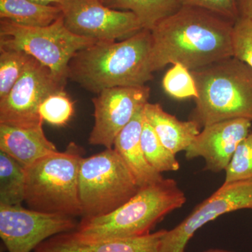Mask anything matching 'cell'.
Wrapping results in <instances>:
<instances>
[{"instance_id": "11", "label": "cell", "mask_w": 252, "mask_h": 252, "mask_svg": "<svg viewBox=\"0 0 252 252\" xmlns=\"http://www.w3.org/2000/svg\"><path fill=\"white\" fill-rule=\"evenodd\" d=\"M244 209L252 210V180L223 184L180 224L166 230L160 243V252H185L189 240L203 225L225 214Z\"/></svg>"}, {"instance_id": "14", "label": "cell", "mask_w": 252, "mask_h": 252, "mask_svg": "<svg viewBox=\"0 0 252 252\" xmlns=\"http://www.w3.org/2000/svg\"><path fill=\"white\" fill-rule=\"evenodd\" d=\"M167 230L137 238L89 240L74 230L51 237L34 252H160V243Z\"/></svg>"}, {"instance_id": "23", "label": "cell", "mask_w": 252, "mask_h": 252, "mask_svg": "<svg viewBox=\"0 0 252 252\" xmlns=\"http://www.w3.org/2000/svg\"><path fill=\"white\" fill-rule=\"evenodd\" d=\"M162 86L167 94L177 99L198 96L193 76L188 68L180 63L172 64L162 79Z\"/></svg>"}, {"instance_id": "26", "label": "cell", "mask_w": 252, "mask_h": 252, "mask_svg": "<svg viewBox=\"0 0 252 252\" xmlns=\"http://www.w3.org/2000/svg\"><path fill=\"white\" fill-rule=\"evenodd\" d=\"M233 56L252 68V19L239 17L233 24Z\"/></svg>"}, {"instance_id": "17", "label": "cell", "mask_w": 252, "mask_h": 252, "mask_svg": "<svg viewBox=\"0 0 252 252\" xmlns=\"http://www.w3.org/2000/svg\"><path fill=\"white\" fill-rule=\"evenodd\" d=\"M144 115L161 143L175 155L187 150L200 132L196 122H181L165 112L158 104L147 102L144 106Z\"/></svg>"}, {"instance_id": "25", "label": "cell", "mask_w": 252, "mask_h": 252, "mask_svg": "<svg viewBox=\"0 0 252 252\" xmlns=\"http://www.w3.org/2000/svg\"><path fill=\"white\" fill-rule=\"evenodd\" d=\"M225 172L224 185L252 180V132L239 144Z\"/></svg>"}, {"instance_id": "3", "label": "cell", "mask_w": 252, "mask_h": 252, "mask_svg": "<svg viewBox=\"0 0 252 252\" xmlns=\"http://www.w3.org/2000/svg\"><path fill=\"white\" fill-rule=\"evenodd\" d=\"M186 200L177 182L163 178L140 187L132 198L108 215L81 218L74 231L89 240L144 236L167 215L183 206Z\"/></svg>"}, {"instance_id": "8", "label": "cell", "mask_w": 252, "mask_h": 252, "mask_svg": "<svg viewBox=\"0 0 252 252\" xmlns=\"http://www.w3.org/2000/svg\"><path fill=\"white\" fill-rule=\"evenodd\" d=\"M60 6L68 31L87 39L123 40L143 29L134 13L111 9L100 0H62Z\"/></svg>"}, {"instance_id": "2", "label": "cell", "mask_w": 252, "mask_h": 252, "mask_svg": "<svg viewBox=\"0 0 252 252\" xmlns=\"http://www.w3.org/2000/svg\"><path fill=\"white\" fill-rule=\"evenodd\" d=\"M152 48V32L146 29L120 41H97L73 56L68 79L97 94L109 88L144 86L153 79Z\"/></svg>"}, {"instance_id": "9", "label": "cell", "mask_w": 252, "mask_h": 252, "mask_svg": "<svg viewBox=\"0 0 252 252\" xmlns=\"http://www.w3.org/2000/svg\"><path fill=\"white\" fill-rule=\"evenodd\" d=\"M65 84L58 80L49 68L33 59L9 94L0 100V124L43 126L39 107L50 94L64 91Z\"/></svg>"}, {"instance_id": "1", "label": "cell", "mask_w": 252, "mask_h": 252, "mask_svg": "<svg viewBox=\"0 0 252 252\" xmlns=\"http://www.w3.org/2000/svg\"><path fill=\"white\" fill-rule=\"evenodd\" d=\"M233 24L206 10L181 6L151 31L152 72L176 63L193 70L232 57Z\"/></svg>"}, {"instance_id": "29", "label": "cell", "mask_w": 252, "mask_h": 252, "mask_svg": "<svg viewBox=\"0 0 252 252\" xmlns=\"http://www.w3.org/2000/svg\"><path fill=\"white\" fill-rule=\"evenodd\" d=\"M39 4L47 5H60L62 0H32Z\"/></svg>"}, {"instance_id": "21", "label": "cell", "mask_w": 252, "mask_h": 252, "mask_svg": "<svg viewBox=\"0 0 252 252\" xmlns=\"http://www.w3.org/2000/svg\"><path fill=\"white\" fill-rule=\"evenodd\" d=\"M141 144L146 160L159 173L177 171L180 169V162L176 158L175 154L161 143L153 127L145 119L141 135Z\"/></svg>"}, {"instance_id": "5", "label": "cell", "mask_w": 252, "mask_h": 252, "mask_svg": "<svg viewBox=\"0 0 252 252\" xmlns=\"http://www.w3.org/2000/svg\"><path fill=\"white\" fill-rule=\"evenodd\" d=\"M84 150L71 142L26 168L25 200L32 210L71 217L82 216L79 172Z\"/></svg>"}, {"instance_id": "28", "label": "cell", "mask_w": 252, "mask_h": 252, "mask_svg": "<svg viewBox=\"0 0 252 252\" xmlns=\"http://www.w3.org/2000/svg\"><path fill=\"white\" fill-rule=\"evenodd\" d=\"M240 17L252 19V0H237Z\"/></svg>"}, {"instance_id": "4", "label": "cell", "mask_w": 252, "mask_h": 252, "mask_svg": "<svg viewBox=\"0 0 252 252\" xmlns=\"http://www.w3.org/2000/svg\"><path fill=\"white\" fill-rule=\"evenodd\" d=\"M198 96L190 120L200 127L231 119L252 122V68L234 56L190 70Z\"/></svg>"}, {"instance_id": "18", "label": "cell", "mask_w": 252, "mask_h": 252, "mask_svg": "<svg viewBox=\"0 0 252 252\" xmlns=\"http://www.w3.org/2000/svg\"><path fill=\"white\" fill-rule=\"evenodd\" d=\"M63 16L60 5L32 0H0V18L28 27H44Z\"/></svg>"}, {"instance_id": "12", "label": "cell", "mask_w": 252, "mask_h": 252, "mask_svg": "<svg viewBox=\"0 0 252 252\" xmlns=\"http://www.w3.org/2000/svg\"><path fill=\"white\" fill-rule=\"evenodd\" d=\"M149 96L150 88L145 85L109 88L98 93L92 100L94 124L89 144L113 148L116 137L149 102Z\"/></svg>"}, {"instance_id": "20", "label": "cell", "mask_w": 252, "mask_h": 252, "mask_svg": "<svg viewBox=\"0 0 252 252\" xmlns=\"http://www.w3.org/2000/svg\"><path fill=\"white\" fill-rule=\"evenodd\" d=\"M25 193L26 168L0 151V205H21Z\"/></svg>"}, {"instance_id": "16", "label": "cell", "mask_w": 252, "mask_h": 252, "mask_svg": "<svg viewBox=\"0 0 252 252\" xmlns=\"http://www.w3.org/2000/svg\"><path fill=\"white\" fill-rule=\"evenodd\" d=\"M144 109H140L116 137L114 148L122 158L140 187L162 180L159 173L149 165L141 144L143 127Z\"/></svg>"}, {"instance_id": "27", "label": "cell", "mask_w": 252, "mask_h": 252, "mask_svg": "<svg viewBox=\"0 0 252 252\" xmlns=\"http://www.w3.org/2000/svg\"><path fill=\"white\" fill-rule=\"evenodd\" d=\"M182 6L205 9L235 23L240 17L237 0H178Z\"/></svg>"}, {"instance_id": "22", "label": "cell", "mask_w": 252, "mask_h": 252, "mask_svg": "<svg viewBox=\"0 0 252 252\" xmlns=\"http://www.w3.org/2000/svg\"><path fill=\"white\" fill-rule=\"evenodd\" d=\"M33 59L22 51L0 49V100L9 94Z\"/></svg>"}, {"instance_id": "19", "label": "cell", "mask_w": 252, "mask_h": 252, "mask_svg": "<svg viewBox=\"0 0 252 252\" xmlns=\"http://www.w3.org/2000/svg\"><path fill=\"white\" fill-rule=\"evenodd\" d=\"M113 9L128 11L138 18L143 29L152 31L181 7L178 0H100Z\"/></svg>"}, {"instance_id": "15", "label": "cell", "mask_w": 252, "mask_h": 252, "mask_svg": "<svg viewBox=\"0 0 252 252\" xmlns=\"http://www.w3.org/2000/svg\"><path fill=\"white\" fill-rule=\"evenodd\" d=\"M0 151L26 167L58 152L48 140L43 126L20 127L0 124Z\"/></svg>"}, {"instance_id": "7", "label": "cell", "mask_w": 252, "mask_h": 252, "mask_svg": "<svg viewBox=\"0 0 252 252\" xmlns=\"http://www.w3.org/2000/svg\"><path fill=\"white\" fill-rule=\"evenodd\" d=\"M97 42L68 31L63 16L44 27H28L0 21V49L22 51L49 68L58 80L67 82L69 61L78 51Z\"/></svg>"}, {"instance_id": "24", "label": "cell", "mask_w": 252, "mask_h": 252, "mask_svg": "<svg viewBox=\"0 0 252 252\" xmlns=\"http://www.w3.org/2000/svg\"><path fill=\"white\" fill-rule=\"evenodd\" d=\"M39 112L44 122L53 126H62L72 118L74 104L64 91H61L46 97L39 107Z\"/></svg>"}, {"instance_id": "10", "label": "cell", "mask_w": 252, "mask_h": 252, "mask_svg": "<svg viewBox=\"0 0 252 252\" xmlns=\"http://www.w3.org/2000/svg\"><path fill=\"white\" fill-rule=\"evenodd\" d=\"M78 223L68 215L0 205V236L9 252H31L51 237L75 230Z\"/></svg>"}, {"instance_id": "6", "label": "cell", "mask_w": 252, "mask_h": 252, "mask_svg": "<svg viewBox=\"0 0 252 252\" xmlns=\"http://www.w3.org/2000/svg\"><path fill=\"white\" fill-rule=\"evenodd\" d=\"M140 189L114 147L83 158L79 172L81 218L110 214L128 201Z\"/></svg>"}, {"instance_id": "13", "label": "cell", "mask_w": 252, "mask_h": 252, "mask_svg": "<svg viewBox=\"0 0 252 252\" xmlns=\"http://www.w3.org/2000/svg\"><path fill=\"white\" fill-rule=\"evenodd\" d=\"M251 121L238 119L205 126L185 151L189 160L203 158L204 170L219 173L225 170L239 144L250 133Z\"/></svg>"}, {"instance_id": "30", "label": "cell", "mask_w": 252, "mask_h": 252, "mask_svg": "<svg viewBox=\"0 0 252 252\" xmlns=\"http://www.w3.org/2000/svg\"><path fill=\"white\" fill-rule=\"evenodd\" d=\"M203 252H234L231 251H228V250H220V249H210V250H206Z\"/></svg>"}]
</instances>
